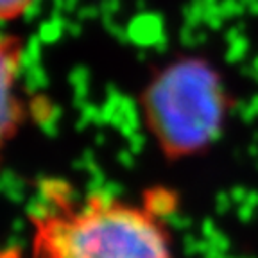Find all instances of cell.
Here are the masks:
<instances>
[{
  "mask_svg": "<svg viewBox=\"0 0 258 258\" xmlns=\"http://www.w3.org/2000/svg\"><path fill=\"white\" fill-rule=\"evenodd\" d=\"M32 258H176L160 214L108 194L31 217Z\"/></svg>",
  "mask_w": 258,
  "mask_h": 258,
  "instance_id": "6da1fadb",
  "label": "cell"
},
{
  "mask_svg": "<svg viewBox=\"0 0 258 258\" xmlns=\"http://www.w3.org/2000/svg\"><path fill=\"white\" fill-rule=\"evenodd\" d=\"M22 45L15 38L0 36V154L15 138L24 120V102L18 93Z\"/></svg>",
  "mask_w": 258,
  "mask_h": 258,
  "instance_id": "3957f363",
  "label": "cell"
},
{
  "mask_svg": "<svg viewBox=\"0 0 258 258\" xmlns=\"http://www.w3.org/2000/svg\"><path fill=\"white\" fill-rule=\"evenodd\" d=\"M145 127L169 160H185L215 144L230 113L221 74L201 57H181L161 69L142 93Z\"/></svg>",
  "mask_w": 258,
  "mask_h": 258,
  "instance_id": "7a4b0ae2",
  "label": "cell"
},
{
  "mask_svg": "<svg viewBox=\"0 0 258 258\" xmlns=\"http://www.w3.org/2000/svg\"><path fill=\"white\" fill-rule=\"evenodd\" d=\"M34 0H0V20H15L22 16Z\"/></svg>",
  "mask_w": 258,
  "mask_h": 258,
  "instance_id": "277c9868",
  "label": "cell"
}]
</instances>
